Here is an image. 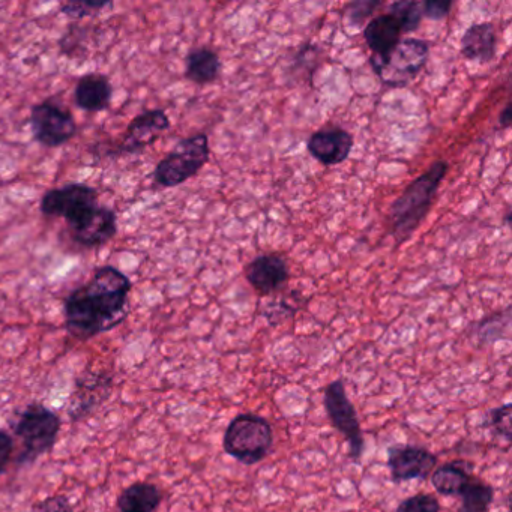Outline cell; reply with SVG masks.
I'll return each instance as SVG.
<instances>
[{
  "label": "cell",
  "instance_id": "1",
  "mask_svg": "<svg viewBox=\"0 0 512 512\" xmlns=\"http://www.w3.org/2000/svg\"><path fill=\"white\" fill-rule=\"evenodd\" d=\"M133 283L115 266L95 269L91 280L70 293L64 304L65 326L77 340L112 331L127 317Z\"/></svg>",
  "mask_w": 512,
  "mask_h": 512
},
{
  "label": "cell",
  "instance_id": "2",
  "mask_svg": "<svg viewBox=\"0 0 512 512\" xmlns=\"http://www.w3.org/2000/svg\"><path fill=\"white\" fill-rule=\"evenodd\" d=\"M448 169L446 161H436L392 203L389 220L392 224V233L398 242L407 241L421 226L436 199L437 190L445 179Z\"/></svg>",
  "mask_w": 512,
  "mask_h": 512
},
{
  "label": "cell",
  "instance_id": "3",
  "mask_svg": "<svg viewBox=\"0 0 512 512\" xmlns=\"http://www.w3.org/2000/svg\"><path fill=\"white\" fill-rule=\"evenodd\" d=\"M274 445V430L268 419L254 413H241L227 425L223 448L239 463L254 466L268 457Z\"/></svg>",
  "mask_w": 512,
  "mask_h": 512
},
{
  "label": "cell",
  "instance_id": "4",
  "mask_svg": "<svg viewBox=\"0 0 512 512\" xmlns=\"http://www.w3.org/2000/svg\"><path fill=\"white\" fill-rule=\"evenodd\" d=\"M209 157L211 149L206 134H196L181 140L155 167V182L166 188L185 184L205 167Z\"/></svg>",
  "mask_w": 512,
  "mask_h": 512
},
{
  "label": "cell",
  "instance_id": "5",
  "mask_svg": "<svg viewBox=\"0 0 512 512\" xmlns=\"http://www.w3.org/2000/svg\"><path fill=\"white\" fill-rule=\"evenodd\" d=\"M430 44L419 38H401L398 46L385 59H371L370 65L383 85L404 88L427 64Z\"/></svg>",
  "mask_w": 512,
  "mask_h": 512
},
{
  "label": "cell",
  "instance_id": "6",
  "mask_svg": "<svg viewBox=\"0 0 512 512\" xmlns=\"http://www.w3.org/2000/svg\"><path fill=\"white\" fill-rule=\"evenodd\" d=\"M61 419L41 404H32L20 415L16 424V436L22 442L19 463H34L50 451L58 439Z\"/></svg>",
  "mask_w": 512,
  "mask_h": 512
},
{
  "label": "cell",
  "instance_id": "7",
  "mask_svg": "<svg viewBox=\"0 0 512 512\" xmlns=\"http://www.w3.org/2000/svg\"><path fill=\"white\" fill-rule=\"evenodd\" d=\"M323 403L335 430L340 431L346 439L350 457L355 463H359L364 452V436H362L358 413L347 395L346 383L343 379L334 380L326 386Z\"/></svg>",
  "mask_w": 512,
  "mask_h": 512
},
{
  "label": "cell",
  "instance_id": "8",
  "mask_svg": "<svg viewBox=\"0 0 512 512\" xmlns=\"http://www.w3.org/2000/svg\"><path fill=\"white\" fill-rule=\"evenodd\" d=\"M31 125L35 140L46 148H59L70 142L77 133L73 115L50 100L34 106Z\"/></svg>",
  "mask_w": 512,
  "mask_h": 512
},
{
  "label": "cell",
  "instance_id": "9",
  "mask_svg": "<svg viewBox=\"0 0 512 512\" xmlns=\"http://www.w3.org/2000/svg\"><path fill=\"white\" fill-rule=\"evenodd\" d=\"M98 205V191L86 184H68L47 191L40 209L47 217H62L68 224Z\"/></svg>",
  "mask_w": 512,
  "mask_h": 512
},
{
  "label": "cell",
  "instance_id": "10",
  "mask_svg": "<svg viewBox=\"0 0 512 512\" xmlns=\"http://www.w3.org/2000/svg\"><path fill=\"white\" fill-rule=\"evenodd\" d=\"M68 226L77 244L88 248L103 247L118 233V218L113 209L97 205Z\"/></svg>",
  "mask_w": 512,
  "mask_h": 512
},
{
  "label": "cell",
  "instance_id": "11",
  "mask_svg": "<svg viewBox=\"0 0 512 512\" xmlns=\"http://www.w3.org/2000/svg\"><path fill=\"white\" fill-rule=\"evenodd\" d=\"M436 464V455L422 446L397 445L389 448L388 469L392 481L397 484L413 479H427Z\"/></svg>",
  "mask_w": 512,
  "mask_h": 512
},
{
  "label": "cell",
  "instance_id": "12",
  "mask_svg": "<svg viewBox=\"0 0 512 512\" xmlns=\"http://www.w3.org/2000/svg\"><path fill=\"white\" fill-rule=\"evenodd\" d=\"M352 134L343 128H323L311 134L307 149L314 160L326 167L338 166L350 157L353 151Z\"/></svg>",
  "mask_w": 512,
  "mask_h": 512
},
{
  "label": "cell",
  "instance_id": "13",
  "mask_svg": "<svg viewBox=\"0 0 512 512\" xmlns=\"http://www.w3.org/2000/svg\"><path fill=\"white\" fill-rule=\"evenodd\" d=\"M289 277V265L280 254H260L245 268V278L260 295L277 292Z\"/></svg>",
  "mask_w": 512,
  "mask_h": 512
},
{
  "label": "cell",
  "instance_id": "14",
  "mask_svg": "<svg viewBox=\"0 0 512 512\" xmlns=\"http://www.w3.org/2000/svg\"><path fill=\"white\" fill-rule=\"evenodd\" d=\"M169 128L170 119L163 109L146 110L128 125L127 133L122 140V152L136 154L142 151Z\"/></svg>",
  "mask_w": 512,
  "mask_h": 512
},
{
  "label": "cell",
  "instance_id": "15",
  "mask_svg": "<svg viewBox=\"0 0 512 512\" xmlns=\"http://www.w3.org/2000/svg\"><path fill=\"white\" fill-rule=\"evenodd\" d=\"M403 34L400 22L392 14H379L371 19L364 28L365 43L373 52L371 59H385L398 46Z\"/></svg>",
  "mask_w": 512,
  "mask_h": 512
},
{
  "label": "cell",
  "instance_id": "16",
  "mask_svg": "<svg viewBox=\"0 0 512 512\" xmlns=\"http://www.w3.org/2000/svg\"><path fill=\"white\" fill-rule=\"evenodd\" d=\"M461 55L467 61L479 62V64H488L493 61L497 50V32L496 26L490 22L478 23L472 25L460 41Z\"/></svg>",
  "mask_w": 512,
  "mask_h": 512
},
{
  "label": "cell",
  "instance_id": "17",
  "mask_svg": "<svg viewBox=\"0 0 512 512\" xmlns=\"http://www.w3.org/2000/svg\"><path fill=\"white\" fill-rule=\"evenodd\" d=\"M113 88L109 79L101 74H86L77 82L74 101L79 109L97 113L109 109L112 103Z\"/></svg>",
  "mask_w": 512,
  "mask_h": 512
},
{
  "label": "cell",
  "instance_id": "18",
  "mask_svg": "<svg viewBox=\"0 0 512 512\" xmlns=\"http://www.w3.org/2000/svg\"><path fill=\"white\" fill-rule=\"evenodd\" d=\"M223 62L214 50L199 47L191 50L185 59V77L196 85H209L221 76Z\"/></svg>",
  "mask_w": 512,
  "mask_h": 512
},
{
  "label": "cell",
  "instance_id": "19",
  "mask_svg": "<svg viewBox=\"0 0 512 512\" xmlns=\"http://www.w3.org/2000/svg\"><path fill=\"white\" fill-rule=\"evenodd\" d=\"M160 488L149 482H136L122 491L118 499V508L121 512H155L160 506Z\"/></svg>",
  "mask_w": 512,
  "mask_h": 512
},
{
  "label": "cell",
  "instance_id": "20",
  "mask_svg": "<svg viewBox=\"0 0 512 512\" xmlns=\"http://www.w3.org/2000/svg\"><path fill=\"white\" fill-rule=\"evenodd\" d=\"M470 479L466 464L463 461H452L434 470L431 484L440 496H460Z\"/></svg>",
  "mask_w": 512,
  "mask_h": 512
},
{
  "label": "cell",
  "instance_id": "21",
  "mask_svg": "<svg viewBox=\"0 0 512 512\" xmlns=\"http://www.w3.org/2000/svg\"><path fill=\"white\" fill-rule=\"evenodd\" d=\"M461 497V511L488 512L494 499V488L481 481L470 479Z\"/></svg>",
  "mask_w": 512,
  "mask_h": 512
},
{
  "label": "cell",
  "instance_id": "22",
  "mask_svg": "<svg viewBox=\"0 0 512 512\" xmlns=\"http://www.w3.org/2000/svg\"><path fill=\"white\" fill-rule=\"evenodd\" d=\"M389 14L395 17L400 22L404 34H412L421 25L422 19V4H418L415 0H400L394 2L389 7Z\"/></svg>",
  "mask_w": 512,
  "mask_h": 512
},
{
  "label": "cell",
  "instance_id": "23",
  "mask_svg": "<svg viewBox=\"0 0 512 512\" xmlns=\"http://www.w3.org/2000/svg\"><path fill=\"white\" fill-rule=\"evenodd\" d=\"M106 7H112L109 0H101V2H91V0H83V2H65L61 5V11L68 19L82 20L86 17H95L101 13Z\"/></svg>",
  "mask_w": 512,
  "mask_h": 512
},
{
  "label": "cell",
  "instance_id": "24",
  "mask_svg": "<svg viewBox=\"0 0 512 512\" xmlns=\"http://www.w3.org/2000/svg\"><path fill=\"white\" fill-rule=\"evenodd\" d=\"M382 7L380 0H356L352 4L347 5L346 17L352 26H361L367 23V20L373 16L377 8Z\"/></svg>",
  "mask_w": 512,
  "mask_h": 512
},
{
  "label": "cell",
  "instance_id": "25",
  "mask_svg": "<svg viewBox=\"0 0 512 512\" xmlns=\"http://www.w3.org/2000/svg\"><path fill=\"white\" fill-rule=\"evenodd\" d=\"M395 512H440V503L431 494H415L404 499Z\"/></svg>",
  "mask_w": 512,
  "mask_h": 512
},
{
  "label": "cell",
  "instance_id": "26",
  "mask_svg": "<svg viewBox=\"0 0 512 512\" xmlns=\"http://www.w3.org/2000/svg\"><path fill=\"white\" fill-rule=\"evenodd\" d=\"M511 409L512 404L506 403L488 413V416H490V427H493L494 431L499 436H502L503 439L508 440V442L512 439Z\"/></svg>",
  "mask_w": 512,
  "mask_h": 512
},
{
  "label": "cell",
  "instance_id": "27",
  "mask_svg": "<svg viewBox=\"0 0 512 512\" xmlns=\"http://www.w3.org/2000/svg\"><path fill=\"white\" fill-rule=\"evenodd\" d=\"M452 2L449 0H427L422 4V17L424 19L439 22V20L446 19L451 11Z\"/></svg>",
  "mask_w": 512,
  "mask_h": 512
},
{
  "label": "cell",
  "instance_id": "28",
  "mask_svg": "<svg viewBox=\"0 0 512 512\" xmlns=\"http://www.w3.org/2000/svg\"><path fill=\"white\" fill-rule=\"evenodd\" d=\"M37 512H73V505L65 496L47 497L38 503Z\"/></svg>",
  "mask_w": 512,
  "mask_h": 512
},
{
  "label": "cell",
  "instance_id": "29",
  "mask_svg": "<svg viewBox=\"0 0 512 512\" xmlns=\"http://www.w3.org/2000/svg\"><path fill=\"white\" fill-rule=\"evenodd\" d=\"M14 440L5 430H0V475L4 472L7 464L10 463L13 455Z\"/></svg>",
  "mask_w": 512,
  "mask_h": 512
},
{
  "label": "cell",
  "instance_id": "30",
  "mask_svg": "<svg viewBox=\"0 0 512 512\" xmlns=\"http://www.w3.org/2000/svg\"><path fill=\"white\" fill-rule=\"evenodd\" d=\"M511 121V103H508L506 104L505 109H503L502 112H500L499 127L502 128V130H505V128H508L509 125H511Z\"/></svg>",
  "mask_w": 512,
  "mask_h": 512
},
{
  "label": "cell",
  "instance_id": "31",
  "mask_svg": "<svg viewBox=\"0 0 512 512\" xmlns=\"http://www.w3.org/2000/svg\"><path fill=\"white\" fill-rule=\"evenodd\" d=\"M506 221H511V209H508V212H506Z\"/></svg>",
  "mask_w": 512,
  "mask_h": 512
},
{
  "label": "cell",
  "instance_id": "32",
  "mask_svg": "<svg viewBox=\"0 0 512 512\" xmlns=\"http://www.w3.org/2000/svg\"><path fill=\"white\" fill-rule=\"evenodd\" d=\"M460 512H466V511H461V509H460Z\"/></svg>",
  "mask_w": 512,
  "mask_h": 512
}]
</instances>
